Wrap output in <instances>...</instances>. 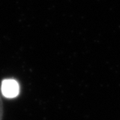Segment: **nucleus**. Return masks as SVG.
I'll return each mask as SVG.
<instances>
[{"instance_id":"obj_1","label":"nucleus","mask_w":120,"mask_h":120,"mask_svg":"<svg viewBox=\"0 0 120 120\" xmlns=\"http://www.w3.org/2000/svg\"><path fill=\"white\" fill-rule=\"evenodd\" d=\"M20 87L17 80L13 79H4L1 84V93L3 96L8 98H16L19 94Z\"/></svg>"},{"instance_id":"obj_2","label":"nucleus","mask_w":120,"mask_h":120,"mask_svg":"<svg viewBox=\"0 0 120 120\" xmlns=\"http://www.w3.org/2000/svg\"><path fill=\"white\" fill-rule=\"evenodd\" d=\"M3 113H4V108H3V101L2 98L0 97V120L3 118Z\"/></svg>"}]
</instances>
